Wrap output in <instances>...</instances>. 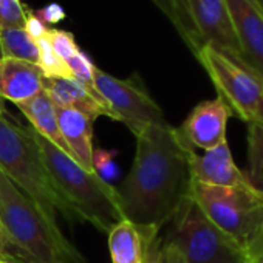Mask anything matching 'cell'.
Wrapping results in <instances>:
<instances>
[{"instance_id":"1","label":"cell","mask_w":263,"mask_h":263,"mask_svg":"<svg viewBox=\"0 0 263 263\" xmlns=\"http://www.w3.org/2000/svg\"><path fill=\"white\" fill-rule=\"evenodd\" d=\"M192 151L167 121L138 134L134 164L118 189L124 218L158 228L169 223L189 197Z\"/></svg>"},{"instance_id":"2","label":"cell","mask_w":263,"mask_h":263,"mask_svg":"<svg viewBox=\"0 0 263 263\" xmlns=\"http://www.w3.org/2000/svg\"><path fill=\"white\" fill-rule=\"evenodd\" d=\"M0 171L51 221L58 223V215L70 223L82 221L51 177L31 128L14 124L5 110L0 111Z\"/></svg>"},{"instance_id":"3","label":"cell","mask_w":263,"mask_h":263,"mask_svg":"<svg viewBox=\"0 0 263 263\" xmlns=\"http://www.w3.org/2000/svg\"><path fill=\"white\" fill-rule=\"evenodd\" d=\"M0 221L17 260L28 263H87L82 254L65 238L24 192L0 171Z\"/></svg>"},{"instance_id":"4","label":"cell","mask_w":263,"mask_h":263,"mask_svg":"<svg viewBox=\"0 0 263 263\" xmlns=\"http://www.w3.org/2000/svg\"><path fill=\"white\" fill-rule=\"evenodd\" d=\"M31 134L44 155L51 177L78 211L82 221L93 224L98 231L110 232L124 220L118 189L104 181L96 172L78 164L48 140L31 128Z\"/></svg>"},{"instance_id":"5","label":"cell","mask_w":263,"mask_h":263,"mask_svg":"<svg viewBox=\"0 0 263 263\" xmlns=\"http://www.w3.org/2000/svg\"><path fill=\"white\" fill-rule=\"evenodd\" d=\"M189 197L220 231L245 245L263 224V191L191 183Z\"/></svg>"},{"instance_id":"6","label":"cell","mask_w":263,"mask_h":263,"mask_svg":"<svg viewBox=\"0 0 263 263\" xmlns=\"http://www.w3.org/2000/svg\"><path fill=\"white\" fill-rule=\"evenodd\" d=\"M169 223L164 241L174 245L186 263H246L243 246L212 224L191 197Z\"/></svg>"},{"instance_id":"7","label":"cell","mask_w":263,"mask_h":263,"mask_svg":"<svg viewBox=\"0 0 263 263\" xmlns=\"http://www.w3.org/2000/svg\"><path fill=\"white\" fill-rule=\"evenodd\" d=\"M195 58L209 74L231 115L248 125L263 124V78L260 74L211 45L200 47Z\"/></svg>"},{"instance_id":"8","label":"cell","mask_w":263,"mask_h":263,"mask_svg":"<svg viewBox=\"0 0 263 263\" xmlns=\"http://www.w3.org/2000/svg\"><path fill=\"white\" fill-rule=\"evenodd\" d=\"M93 82L105 101L111 119L124 122L135 137L149 125L166 122L161 107L134 79H118L95 67Z\"/></svg>"},{"instance_id":"9","label":"cell","mask_w":263,"mask_h":263,"mask_svg":"<svg viewBox=\"0 0 263 263\" xmlns=\"http://www.w3.org/2000/svg\"><path fill=\"white\" fill-rule=\"evenodd\" d=\"M178 2L189 27L192 37L191 51L194 54L200 47L211 45L243 64L224 0H178Z\"/></svg>"},{"instance_id":"10","label":"cell","mask_w":263,"mask_h":263,"mask_svg":"<svg viewBox=\"0 0 263 263\" xmlns=\"http://www.w3.org/2000/svg\"><path fill=\"white\" fill-rule=\"evenodd\" d=\"M161 228L138 224L127 218L108 232L111 263H163Z\"/></svg>"},{"instance_id":"11","label":"cell","mask_w":263,"mask_h":263,"mask_svg":"<svg viewBox=\"0 0 263 263\" xmlns=\"http://www.w3.org/2000/svg\"><path fill=\"white\" fill-rule=\"evenodd\" d=\"M241 62L263 78V13L255 0H224Z\"/></svg>"},{"instance_id":"12","label":"cell","mask_w":263,"mask_h":263,"mask_svg":"<svg viewBox=\"0 0 263 263\" xmlns=\"http://www.w3.org/2000/svg\"><path fill=\"white\" fill-rule=\"evenodd\" d=\"M229 116H232L231 110L220 98L203 101L189 113L178 130L192 149L208 152L226 143Z\"/></svg>"},{"instance_id":"13","label":"cell","mask_w":263,"mask_h":263,"mask_svg":"<svg viewBox=\"0 0 263 263\" xmlns=\"http://www.w3.org/2000/svg\"><path fill=\"white\" fill-rule=\"evenodd\" d=\"M189 167L194 181L211 184V186H224V187H238L246 191L257 189L248 175H245L237 164L234 163L228 141L218 147L198 155L195 151L189 154Z\"/></svg>"},{"instance_id":"14","label":"cell","mask_w":263,"mask_h":263,"mask_svg":"<svg viewBox=\"0 0 263 263\" xmlns=\"http://www.w3.org/2000/svg\"><path fill=\"white\" fill-rule=\"evenodd\" d=\"M44 78L36 64L11 58L0 59V99L22 104L44 90Z\"/></svg>"},{"instance_id":"15","label":"cell","mask_w":263,"mask_h":263,"mask_svg":"<svg viewBox=\"0 0 263 263\" xmlns=\"http://www.w3.org/2000/svg\"><path fill=\"white\" fill-rule=\"evenodd\" d=\"M61 135L71 151L73 160L84 169H93V124L95 121L79 110L56 107Z\"/></svg>"},{"instance_id":"16","label":"cell","mask_w":263,"mask_h":263,"mask_svg":"<svg viewBox=\"0 0 263 263\" xmlns=\"http://www.w3.org/2000/svg\"><path fill=\"white\" fill-rule=\"evenodd\" d=\"M17 107L24 113V116L30 121V124L33 125L31 128L36 134H39L51 144H54L59 151H62L70 158H73L70 147L67 146L65 140L61 135L56 105L45 90H42L41 93H37L28 101L17 104Z\"/></svg>"},{"instance_id":"17","label":"cell","mask_w":263,"mask_h":263,"mask_svg":"<svg viewBox=\"0 0 263 263\" xmlns=\"http://www.w3.org/2000/svg\"><path fill=\"white\" fill-rule=\"evenodd\" d=\"M44 90L56 107H68L82 111L93 121L110 113L73 78H44Z\"/></svg>"},{"instance_id":"18","label":"cell","mask_w":263,"mask_h":263,"mask_svg":"<svg viewBox=\"0 0 263 263\" xmlns=\"http://www.w3.org/2000/svg\"><path fill=\"white\" fill-rule=\"evenodd\" d=\"M0 47L4 58L19 59L39 65V50L36 41L25 28H8L0 31Z\"/></svg>"},{"instance_id":"19","label":"cell","mask_w":263,"mask_h":263,"mask_svg":"<svg viewBox=\"0 0 263 263\" xmlns=\"http://www.w3.org/2000/svg\"><path fill=\"white\" fill-rule=\"evenodd\" d=\"M248 155L251 183L258 187L263 184V124L248 125Z\"/></svg>"},{"instance_id":"20","label":"cell","mask_w":263,"mask_h":263,"mask_svg":"<svg viewBox=\"0 0 263 263\" xmlns=\"http://www.w3.org/2000/svg\"><path fill=\"white\" fill-rule=\"evenodd\" d=\"M39 50V68L45 74V78H73L68 65L54 53L51 44L45 36L36 41Z\"/></svg>"},{"instance_id":"21","label":"cell","mask_w":263,"mask_h":263,"mask_svg":"<svg viewBox=\"0 0 263 263\" xmlns=\"http://www.w3.org/2000/svg\"><path fill=\"white\" fill-rule=\"evenodd\" d=\"M152 2L172 22V25L175 27V30L178 31L181 39L186 42V45L189 48H192V37L189 33V27L186 24V19H184V14L181 11L178 0H152Z\"/></svg>"},{"instance_id":"22","label":"cell","mask_w":263,"mask_h":263,"mask_svg":"<svg viewBox=\"0 0 263 263\" xmlns=\"http://www.w3.org/2000/svg\"><path fill=\"white\" fill-rule=\"evenodd\" d=\"M27 11L21 0H0V31L8 28H25Z\"/></svg>"},{"instance_id":"23","label":"cell","mask_w":263,"mask_h":263,"mask_svg":"<svg viewBox=\"0 0 263 263\" xmlns=\"http://www.w3.org/2000/svg\"><path fill=\"white\" fill-rule=\"evenodd\" d=\"M47 37L51 44V48L54 50V53L67 64V61H70L78 51V45L74 42V37L70 31H64V30H56V28H48L47 30Z\"/></svg>"},{"instance_id":"24","label":"cell","mask_w":263,"mask_h":263,"mask_svg":"<svg viewBox=\"0 0 263 263\" xmlns=\"http://www.w3.org/2000/svg\"><path fill=\"white\" fill-rule=\"evenodd\" d=\"M115 157L116 151H107L102 147L93 151V169L96 175L107 183L116 180L119 175V167L115 161Z\"/></svg>"},{"instance_id":"25","label":"cell","mask_w":263,"mask_h":263,"mask_svg":"<svg viewBox=\"0 0 263 263\" xmlns=\"http://www.w3.org/2000/svg\"><path fill=\"white\" fill-rule=\"evenodd\" d=\"M246 263H263V224L245 245Z\"/></svg>"},{"instance_id":"26","label":"cell","mask_w":263,"mask_h":263,"mask_svg":"<svg viewBox=\"0 0 263 263\" xmlns=\"http://www.w3.org/2000/svg\"><path fill=\"white\" fill-rule=\"evenodd\" d=\"M37 16V19L45 25V24H58L59 21H62L65 17V11L58 5V4H51L39 11L34 13Z\"/></svg>"},{"instance_id":"27","label":"cell","mask_w":263,"mask_h":263,"mask_svg":"<svg viewBox=\"0 0 263 263\" xmlns=\"http://www.w3.org/2000/svg\"><path fill=\"white\" fill-rule=\"evenodd\" d=\"M25 30L28 31V34L34 41H37L39 37H42V36L47 34V30L48 28L37 19V16L33 11H28L27 13V25H25Z\"/></svg>"},{"instance_id":"28","label":"cell","mask_w":263,"mask_h":263,"mask_svg":"<svg viewBox=\"0 0 263 263\" xmlns=\"http://www.w3.org/2000/svg\"><path fill=\"white\" fill-rule=\"evenodd\" d=\"M10 249H11V245H10L8 238H7V234H5V229L2 226V221H0V258L8 260V261H16L17 258L14 257V254Z\"/></svg>"},{"instance_id":"29","label":"cell","mask_w":263,"mask_h":263,"mask_svg":"<svg viewBox=\"0 0 263 263\" xmlns=\"http://www.w3.org/2000/svg\"><path fill=\"white\" fill-rule=\"evenodd\" d=\"M163 263H186L180 251L171 245V243H163Z\"/></svg>"},{"instance_id":"30","label":"cell","mask_w":263,"mask_h":263,"mask_svg":"<svg viewBox=\"0 0 263 263\" xmlns=\"http://www.w3.org/2000/svg\"><path fill=\"white\" fill-rule=\"evenodd\" d=\"M257 2V5H258V8L261 10V13H263V0H255Z\"/></svg>"},{"instance_id":"31","label":"cell","mask_w":263,"mask_h":263,"mask_svg":"<svg viewBox=\"0 0 263 263\" xmlns=\"http://www.w3.org/2000/svg\"><path fill=\"white\" fill-rule=\"evenodd\" d=\"M0 111H4V102H2V99H0Z\"/></svg>"},{"instance_id":"32","label":"cell","mask_w":263,"mask_h":263,"mask_svg":"<svg viewBox=\"0 0 263 263\" xmlns=\"http://www.w3.org/2000/svg\"><path fill=\"white\" fill-rule=\"evenodd\" d=\"M0 263H14V261H8V260H2V258H0Z\"/></svg>"},{"instance_id":"33","label":"cell","mask_w":263,"mask_h":263,"mask_svg":"<svg viewBox=\"0 0 263 263\" xmlns=\"http://www.w3.org/2000/svg\"><path fill=\"white\" fill-rule=\"evenodd\" d=\"M0 59H4V53H2V47H0Z\"/></svg>"},{"instance_id":"34","label":"cell","mask_w":263,"mask_h":263,"mask_svg":"<svg viewBox=\"0 0 263 263\" xmlns=\"http://www.w3.org/2000/svg\"><path fill=\"white\" fill-rule=\"evenodd\" d=\"M14 263H28V261H22V260H16Z\"/></svg>"},{"instance_id":"35","label":"cell","mask_w":263,"mask_h":263,"mask_svg":"<svg viewBox=\"0 0 263 263\" xmlns=\"http://www.w3.org/2000/svg\"><path fill=\"white\" fill-rule=\"evenodd\" d=\"M257 189H260V191H263V184H261V186H258Z\"/></svg>"}]
</instances>
